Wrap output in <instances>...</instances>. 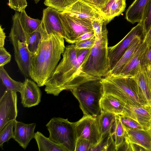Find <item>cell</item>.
I'll use <instances>...</instances> for the list:
<instances>
[{
	"label": "cell",
	"instance_id": "cell-1",
	"mask_svg": "<svg viewBox=\"0 0 151 151\" xmlns=\"http://www.w3.org/2000/svg\"><path fill=\"white\" fill-rule=\"evenodd\" d=\"M41 24L42 40L36 51L30 54L29 72L30 78L39 87L45 86L58 65L65 47V39L61 35Z\"/></svg>",
	"mask_w": 151,
	"mask_h": 151
},
{
	"label": "cell",
	"instance_id": "cell-2",
	"mask_svg": "<svg viewBox=\"0 0 151 151\" xmlns=\"http://www.w3.org/2000/svg\"><path fill=\"white\" fill-rule=\"evenodd\" d=\"M62 55V60L45 84L47 93L58 96L62 91L84 82L102 79L82 71L77 61L75 44L67 45Z\"/></svg>",
	"mask_w": 151,
	"mask_h": 151
},
{
	"label": "cell",
	"instance_id": "cell-3",
	"mask_svg": "<svg viewBox=\"0 0 151 151\" xmlns=\"http://www.w3.org/2000/svg\"><path fill=\"white\" fill-rule=\"evenodd\" d=\"M101 81L104 94L114 96L126 105L140 106L147 104L138 96L133 76L109 75L102 78Z\"/></svg>",
	"mask_w": 151,
	"mask_h": 151
},
{
	"label": "cell",
	"instance_id": "cell-4",
	"mask_svg": "<svg viewBox=\"0 0 151 151\" xmlns=\"http://www.w3.org/2000/svg\"><path fill=\"white\" fill-rule=\"evenodd\" d=\"M101 80L88 81L70 90L78 101L83 116L96 117L102 112L100 102L104 93Z\"/></svg>",
	"mask_w": 151,
	"mask_h": 151
},
{
	"label": "cell",
	"instance_id": "cell-5",
	"mask_svg": "<svg viewBox=\"0 0 151 151\" xmlns=\"http://www.w3.org/2000/svg\"><path fill=\"white\" fill-rule=\"evenodd\" d=\"M106 25L105 22L101 37L96 38L87 59L81 66L83 72L93 76L105 77L109 73Z\"/></svg>",
	"mask_w": 151,
	"mask_h": 151
},
{
	"label": "cell",
	"instance_id": "cell-6",
	"mask_svg": "<svg viewBox=\"0 0 151 151\" xmlns=\"http://www.w3.org/2000/svg\"><path fill=\"white\" fill-rule=\"evenodd\" d=\"M19 15V12L16 11L12 17V24L9 37L13 46L14 59L19 70L25 77L30 78V54L27 43L28 33L23 29Z\"/></svg>",
	"mask_w": 151,
	"mask_h": 151
},
{
	"label": "cell",
	"instance_id": "cell-7",
	"mask_svg": "<svg viewBox=\"0 0 151 151\" xmlns=\"http://www.w3.org/2000/svg\"><path fill=\"white\" fill-rule=\"evenodd\" d=\"M49 138L54 142L64 146L68 151H75L77 137L75 122L68 119L54 117L46 125Z\"/></svg>",
	"mask_w": 151,
	"mask_h": 151
},
{
	"label": "cell",
	"instance_id": "cell-8",
	"mask_svg": "<svg viewBox=\"0 0 151 151\" xmlns=\"http://www.w3.org/2000/svg\"><path fill=\"white\" fill-rule=\"evenodd\" d=\"M59 17L64 33V38L68 43L74 44L81 35L94 31L91 20L65 12H60Z\"/></svg>",
	"mask_w": 151,
	"mask_h": 151
},
{
	"label": "cell",
	"instance_id": "cell-9",
	"mask_svg": "<svg viewBox=\"0 0 151 151\" xmlns=\"http://www.w3.org/2000/svg\"><path fill=\"white\" fill-rule=\"evenodd\" d=\"M146 32L143 21L138 23L127 35L115 45L108 47L110 71L115 66L126 50L137 40L145 36Z\"/></svg>",
	"mask_w": 151,
	"mask_h": 151
},
{
	"label": "cell",
	"instance_id": "cell-10",
	"mask_svg": "<svg viewBox=\"0 0 151 151\" xmlns=\"http://www.w3.org/2000/svg\"><path fill=\"white\" fill-rule=\"evenodd\" d=\"M75 126L77 138L88 141L93 145L94 148L101 142L102 136L96 117L83 116L75 122Z\"/></svg>",
	"mask_w": 151,
	"mask_h": 151
},
{
	"label": "cell",
	"instance_id": "cell-11",
	"mask_svg": "<svg viewBox=\"0 0 151 151\" xmlns=\"http://www.w3.org/2000/svg\"><path fill=\"white\" fill-rule=\"evenodd\" d=\"M17 92L6 89L0 99V131L17 116Z\"/></svg>",
	"mask_w": 151,
	"mask_h": 151
},
{
	"label": "cell",
	"instance_id": "cell-12",
	"mask_svg": "<svg viewBox=\"0 0 151 151\" xmlns=\"http://www.w3.org/2000/svg\"><path fill=\"white\" fill-rule=\"evenodd\" d=\"M21 103L24 107L38 105L41 101L42 92L39 87L32 79L26 78L19 92Z\"/></svg>",
	"mask_w": 151,
	"mask_h": 151
},
{
	"label": "cell",
	"instance_id": "cell-13",
	"mask_svg": "<svg viewBox=\"0 0 151 151\" xmlns=\"http://www.w3.org/2000/svg\"><path fill=\"white\" fill-rule=\"evenodd\" d=\"M125 127L124 142L120 150L132 144L142 147L145 151H151V129H137Z\"/></svg>",
	"mask_w": 151,
	"mask_h": 151
},
{
	"label": "cell",
	"instance_id": "cell-14",
	"mask_svg": "<svg viewBox=\"0 0 151 151\" xmlns=\"http://www.w3.org/2000/svg\"><path fill=\"white\" fill-rule=\"evenodd\" d=\"M122 116L132 119L145 129H151V105L147 104L136 106L126 105Z\"/></svg>",
	"mask_w": 151,
	"mask_h": 151
},
{
	"label": "cell",
	"instance_id": "cell-15",
	"mask_svg": "<svg viewBox=\"0 0 151 151\" xmlns=\"http://www.w3.org/2000/svg\"><path fill=\"white\" fill-rule=\"evenodd\" d=\"M147 49L146 43L142 40L131 58L117 75L134 76L143 64Z\"/></svg>",
	"mask_w": 151,
	"mask_h": 151
},
{
	"label": "cell",
	"instance_id": "cell-16",
	"mask_svg": "<svg viewBox=\"0 0 151 151\" xmlns=\"http://www.w3.org/2000/svg\"><path fill=\"white\" fill-rule=\"evenodd\" d=\"M133 77L138 96L146 104L151 105V83L143 65Z\"/></svg>",
	"mask_w": 151,
	"mask_h": 151
},
{
	"label": "cell",
	"instance_id": "cell-17",
	"mask_svg": "<svg viewBox=\"0 0 151 151\" xmlns=\"http://www.w3.org/2000/svg\"><path fill=\"white\" fill-rule=\"evenodd\" d=\"M36 126L35 123L26 124L16 120L12 138L25 149L30 141L34 138Z\"/></svg>",
	"mask_w": 151,
	"mask_h": 151
},
{
	"label": "cell",
	"instance_id": "cell-18",
	"mask_svg": "<svg viewBox=\"0 0 151 151\" xmlns=\"http://www.w3.org/2000/svg\"><path fill=\"white\" fill-rule=\"evenodd\" d=\"M63 12L91 21L102 16L99 11L81 0H78Z\"/></svg>",
	"mask_w": 151,
	"mask_h": 151
},
{
	"label": "cell",
	"instance_id": "cell-19",
	"mask_svg": "<svg viewBox=\"0 0 151 151\" xmlns=\"http://www.w3.org/2000/svg\"><path fill=\"white\" fill-rule=\"evenodd\" d=\"M102 111L109 112L117 115H123L125 103L114 96L104 94L100 102Z\"/></svg>",
	"mask_w": 151,
	"mask_h": 151
},
{
	"label": "cell",
	"instance_id": "cell-20",
	"mask_svg": "<svg viewBox=\"0 0 151 151\" xmlns=\"http://www.w3.org/2000/svg\"><path fill=\"white\" fill-rule=\"evenodd\" d=\"M126 0H110L101 13L106 24L114 18L121 14L126 6Z\"/></svg>",
	"mask_w": 151,
	"mask_h": 151
},
{
	"label": "cell",
	"instance_id": "cell-21",
	"mask_svg": "<svg viewBox=\"0 0 151 151\" xmlns=\"http://www.w3.org/2000/svg\"><path fill=\"white\" fill-rule=\"evenodd\" d=\"M150 0H134L127 9V20L133 24L142 20L145 9Z\"/></svg>",
	"mask_w": 151,
	"mask_h": 151
},
{
	"label": "cell",
	"instance_id": "cell-22",
	"mask_svg": "<svg viewBox=\"0 0 151 151\" xmlns=\"http://www.w3.org/2000/svg\"><path fill=\"white\" fill-rule=\"evenodd\" d=\"M34 138L39 151H68L64 146L54 142L39 131L35 133Z\"/></svg>",
	"mask_w": 151,
	"mask_h": 151
},
{
	"label": "cell",
	"instance_id": "cell-23",
	"mask_svg": "<svg viewBox=\"0 0 151 151\" xmlns=\"http://www.w3.org/2000/svg\"><path fill=\"white\" fill-rule=\"evenodd\" d=\"M96 117L102 137L112 132L115 120L116 114L109 112L102 111L101 114Z\"/></svg>",
	"mask_w": 151,
	"mask_h": 151
},
{
	"label": "cell",
	"instance_id": "cell-24",
	"mask_svg": "<svg viewBox=\"0 0 151 151\" xmlns=\"http://www.w3.org/2000/svg\"><path fill=\"white\" fill-rule=\"evenodd\" d=\"M125 131V126L121 121L120 115H116L115 120L112 132L115 141L116 151L120 150L124 144Z\"/></svg>",
	"mask_w": 151,
	"mask_h": 151
},
{
	"label": "cell",
	"instance_id": "cell-25",
	"mask_svg": "<svg viewBox=\"0 0 151 151\" xmlns=\"http://www.w3.org/2000/svg\"><path fill=\"white\" fill-rule=\"evenodd\" d=\"M141 38L137 40L126 50L122 56L117 62L109 75H117L122 68L131 58L134 51L141 43Z\"/></svg>",
	"mask_w": 151,
	"mask_h": 151
},
{
	"label": "cell",
	"instance_id": "cell-26",
	"mask_svg": "<svg viewBox=\"0 0 151 151\" xmlns=\"http://www.w3.org/2000/svg\"><path fill=\"white\" fill-rule=\"evenodd\" d=\"M25 9L19 12L20 21L24 31L27 33L30 34L40 27L42 20L30 17L27 15Z\"/></svg>",
	"mask_w": 151,
	"mask_h": 151
},
{
	"label": "cell",
	"instance_id": "cell-27",
	"mask_svg": "<svg viewBox=\"0 0 151 151\" xmlns=\"http://www.w3.org/2000/svg\"><path fill=\"white\" fill-rule=\"evenodd\" d=\"M43 28L41 23L35 31L28 34L27 43L28 49L30 54L35 52L38 47L42 40Z\"/></svg>",
	"mask_w": 151,
	"mask_h": 151
},
{
	"label": "cell",
	"instance_id": "cell-28",
	"mask_svg": "<svg viewBox=\"0 0 151 151\" xmlns=\"http://www.w3.org/2000/svg\"><path fill=\"white\" fill-rule=\"evenodd\" d=\"M0 78L3 84L7 89L16 92H19L23 82L16 81L11 78L4 66L0 67Z\"/></svg>",
	"mask_w": 151,
	"mask_h": 151
},
{
	"label": "cell",
	"instance_id": "cell-29",
	"mask_svg": "<svg viewBox=\"0 0 151 151\" xmlns=\"http://www.w3.org/2000/svg\"><path fill=\"white\" fill-rule=\"evenodd\" d=\"M93 151H116L112 132L102 137L101 142Z\"/></svg>",
	"mask_w": 151,
	"mask_h": 151
},
{
	"label": "cell",
	"instance_id": "cell-30",
	"mask_svg": "<svg viewBox=\"0 0 151 151\" xmlns=\"http://www.w3.org/2000/svg\"><path fill=\"white\" fill-rule=\"evenodd\" d=\"M79 0H45L46 6L53 8L62 12Z\"/></svg>",
	"mask_w": 151,
	"mask_h": 151
},
{
	"label": "cell",
	"instance_id": "cell-31",
	"mask_svg": "<svg viewBox=\"0 0 151 151\" xmlns=\"http://www.w3.org/2000/svg\"><path fill=\"white\" fill-rule=\"evenodd\" d=\"M16 120H13L7 123L0 131V147L2 149L3 144L8 142L11 138H13L14 127Z\"/></svg>",
	"mask_w": 151,
	"mask_h": 151
},
{
	"label": "cell",
	"instance_id": "cell-32",
	"mask_svg": "<svg viewBox=\"0 0 151 151\" xmlns=\"http://www.w3.org/2000/svg\"><path fill=\"white\" fill-rule=\"evenodd\" d=\"M92 25L96 38L101 37L103 26L105 22L102 16L91 20Z\"/></svg>",
	"mask_w": 151,
	"mask_h": 151
},
{
	"label": "cell",
	"instance_id": "cell-33",
	"mask_svg": "<svg viewBox=\"0 0 151 151\" xmlns=\"http://www.w3.org/2000/svg\"><path fill=\"white\" fill-rule=\"evenodd\" d=\"M94 148L93 145L88 141L83 138H77L75 151H92Z\"/></svg>",
	"mask_w": 151,
	"mask_h": 151
},
{
	"label": "cell",
	"instance_id": "cell-34",
	"mask_svg": "<svg viewBox=\"0 0 151 151\" xmlns=\"http://www.w3.org/2000/svg\"><path fill=\"white\" fill-rule=\"evenodd\" d=\"M142 21L146 33L151 26V0L145 9Z\"/></svg>",
	"mask_w": 151,
	"mask_h": 151
},
{
	"label": "cell",
	"instance_id": "cell-35",
	"mask_svg": "<svg viewBox=\"0 0 151 151\" xmlns=\"http://www.w3.org/2000/svg\"><path fill=\"white\" fill-rule=\"evenodd\" d=\"M8 5L11 9L20 12L27 6V0H8Z\"/></svg>",
	"mask_w": 151,
	"mask_h": 151
},
{
	"label": "cell",
	"instance_id": "cell-36",
	"mask_svg": "<svg viewBox=\"0 0 151 151\" xmlns=\"http://www.w3.org/2000/svg\"><path fill=\"white\" fill-rule=\"evenodd\" d=\"M120 116L122 123L126 127L137 129H145L142 126L132 119L123 116Z\"/></svg>",
	"mask_w": 151,
	"mask_h": 151
},
{
	"label": "cell",
	"instance_id": "cell-37",
	"mask_svg": "<svg viewBox=\"0 0 151 151\" xmlns=\"http://www.w3.org/2000/svg\"><path fill=\"white\" fill-rule=\"evenodd\" d=\"M96 41L95 36L87 39L76 42L75 44L76 49L91 48Z\"/></svg>",
	"mask_w": 151,
	"mask_h": 151
},
{
	"label": "cell",
	"instance_id": "cell-38",
	"mask_svg": "<svg viewBox=\"0 0 151 151\" xmlns=\"http://www.w3.org/2000/svg\"><path fill=\"white\" fill-rule=\"evenodd\" d=\"M91 48H76L77 60L78 62L80 65L81 68L82 65L87 59Z\"/></svg>",
	"mask_w": 151,
	"mask_h": 151
},
{
	"label": "cell",
	"instance_id": "cell-39",
	"mask_svg": "<svg viewBox=\"0 0 151 151\" xmlns=\"http://www.w3.org/2000/svg\"><path fill=\"white\" fill-rule=\"evenodd\" d=\"M81 0L101 12V10L106 6L110 0Z\"/></svg>",
	"mask_w": 151,
	"mask_h": 151
},
{
	"label": "cell",
	"instance_id": "cell-40",
	"mask_svg": "<svg viewBox=\"0 0 151 151\" xmlns=\"http://www.w3.org/2000/svg\"><path fill=\"white\" fill-rule=\"evenodd\" d=\"M11 58V55L4 47H0V67L4 66L9 63Z\"/></svg>",
	"mask_w": 151,
	"mask_h": 151
},
{
	"label": "cell",
	"instance_id": "cell-41",
	"mask_svg": "<svg viewBox=\"0 0 151 151\" xmlns=\"http://www.w3.org/2000/svg\"><path fill=\"white\" fill-rule=\"evenodd\" d=\"M142 40L146 43L148 49L151 47V26Z\"/></svg>",
	"mask_w": 151,
	"mask_h": 151
},
{
	"label": "cell",
	"instance_id": "cell-42",
	"mask_svg": "<svg viewBox=\"0 0 151 151\" xmlns=\"http://www.w3.org/2000/svg\"><path fill=\"white\" fill-rule=\"evenodd\" d=\"M94 36L95 35L94 31L86 32L78 37L76 40V42L87 39Z\"/></svg>",
	"mask_w": 151,
	"mask_h": 151
},
{
	"label": "cell",
	"instance_id": "cell-43",
	"mask_svg": "<svg viewBox=\"0 0 151 151\" xmlns=\"http://www.w3.org/2000/svg\"><path fill=\"white\" fill-rule=\"evenodd\" d=\"M6 37L5 33L4 31V29L1 25L0 26V47L4 46Z\"/></svg>",
	"mask_w": 151,
	"mask_h": 151
},
{
	"label": "cell",
	"instance_id": "cell-44",
	"mask_svg": "<svg viewBox=\"0 0 151 151\" xmlns=\"http://www.w3.org/2000/svg\"><path fill=\"white\" fill-rule=\"evenodd\" d=\"M149 63L151 64V47L149 49H147L143 63Z\"/></svg>",
	"mask_w": 151,
	"mask_h": 151
},
{
	"label": "cell",
	"instance_id": "cell-45",
	"mask_svg": "<svg viewBox=\"0 0 151 151\" xmlns=\"http://www.w3.org/2000/svg\"><path fill=\"white\" fill-rule=\"evenodd\" d=\"M143 65L145 67L147 75L151 83V64L149 63H144Z\"/></svg>",
	"mask_w": 151,
	"mask_h": 151
},
{
	"label": "cell",
	"instance_id": "cell-46",
	"mask_svg": "<svg viewBox=\"0 0 151 151\" xmlns=\"http://www.w3.org/2000/svg\"><path fill=\"white\" fill-rule=\"evenodd\" d=\"M35 3H37L41 0H34Z\"/></svg>",
	"mask_w": 151,
	"mask_h": 151
},
{
	"label": "cell",
	"instance_id": "cell-47",
	"mask_svg": "<svg viewBox=\"0 0 151 151\" xmlns=\"http://www.w3.org/2000/svg\"></svg>",
	"mask_w": 151,
	"mask_h": 151
}]
</instances>
